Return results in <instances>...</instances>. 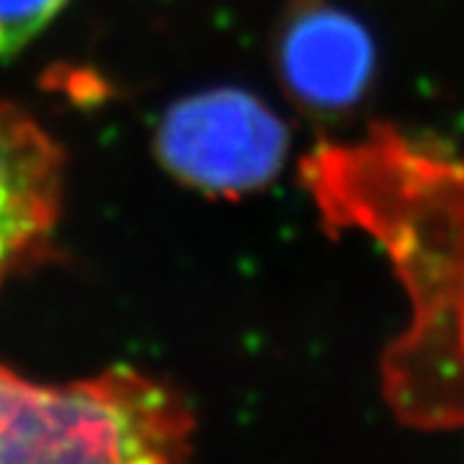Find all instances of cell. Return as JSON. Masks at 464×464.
Here are the masks:
<instances>
[{
	"label": "cell",
	"instance_id": "2",
	"mask_svg": "<svg viewBox=\"0 0 464 464\" xmlns=\"http://www.w3.org/2000/svg\"><path fill=\"white\" fill-rule=\"evenodd\" d=\"M166 170L209 197H246L274 181L289 152V132L264 101L240 88H209L176 101L158 132Z\"/></svg>",
	"mask_w": 464,
	"mask_h": 464
},
{
	"label": "cell",
	"instance_id": "1",
	"mask_svg": "<svg viewBox=\"0 0 464 464\" xmlns=\"http://www.w3.org/2000/svg\"><path fill=\"white\" fill-rule=\"evenodd\" d=\"M181 392L132 366L32 382L0 364V464H194Z\"/></svg>",
	"mask_w": 464,
	"mask_h": 464
},
{
	"label": "cell",
	"instance_id": "3",
	"mask_svg": "<svg viewBox=\"0 0 464 464\" xmlns=\"http://www.w3.org/2000/svg\"><path fill=\"white\" fill-rule=\"evenodd\" d=\"M286 93L315 114H341L364 99L374 72L366 29L328 0H292L276 34Z\"/></svg>",
	"mask_w": 464,
	"mask_h": 464
},
{
	"label": "cell",
	"instance_id": "5",
	"mask_svg": "<svg viewBox=\"0 0 464 464\" xmlns=\"http://www.w3.org/2000/svg\"><path fill=\"white\" fill-rule=\"evenodd\" d=\"M67 0H0V57L24 50L44 32Z\"/></svg>",
	"mask_w": 464,
	"mask_h": 464
},
{
	"label": "cell",
	"instance_id": "4",
	"mask_svg": "<svg viewBox=\"0 0 464 464\" xmlns=\"http://www.w3.org/2000/svg\"><path fill=\"white\" fill-rule=\"evenodd\" d=\"M63 191V148L32 114L0 101V284L50 243Z\"/></svg>",
	"mask_w": 464,
	"mask_h": 464
}]
</instances>
